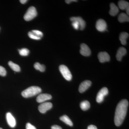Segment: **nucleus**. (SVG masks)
<instances>
[{"label":"nucleus","mask_w":129,"mask_h":129,"mask_svg":"<svg viewBox=\"0 0 129 129\" xmlns=\"http://www.w3.org/2000/svg\"><path fill=\"white\" fill-rule=\"evenodd\" d=\"M87 129H98L96 126H95L94 125H89Z\"/></svg>","instance_id":"31"},{"label":"nucleus","mask_w":129,"mask_h":129,"mask_svg":"<svg viewBox=\"0 0 129 129\" xmlns=\"http://www.w3.org/2000/svg\"><path fill=\"white\" fill-rule=\"evenodd\" d=\"M128 37V34L127 32H123L120 34L119 39L122 45H124L127 44V40Z\"/></svg>","instance_id":"16"},{"label":"nucleus","mask_w":129,"mask_h":129,"mask_svg":"<svg viewBox=\"0 0 129 129\" xmlns=\"http://www.w3.org/2000/svg\"><path fill=\"white\" fill-rule=\"evenodd\" d=\"M108 90L106 87H104L100 90L97 95L96 101L98 103H101L104 100V97L108 94Z\"/></svg>","instance_id":"5"},{"label":"nucleus","mask_w":129,"mask_h":129,"mask_svg":"<svg viewBox=\"0 0 129 129\" xmlns=\"http://www.w3.org/2000/svg\"><path fill=\"white\" fill-rule=\"evenodd\" d=\"M37 13L36 9L34 7H30L24 16V19L25 21H31L37 16Z\"/></svg>","instance_id":"3"},{"label":"nucleus","mask_w":129,"mask_h":129,"mask_svg":"<svg viewBox=\"0 0 129 129\" xmlns=\"http://www.w3.org/2000/svg\"><path fill=\"white\" fill-rule=\"evenodd\" d=\"M118 6L121 10H126L127 8L129 7V3L125 1H120L118 2Z\"/></svg>","instance_id":"18"},{"label":"nucleus","mask_w":129,"mask_h":129,"mask_svg":"<svg viewBox=\"0 0 129 129\" xmlns=\"http://www.w3.org/2000/svg\"><path fill=\"white\" fill-rule=\"evenodd\" d=\"M60 120L70 126H73V123L70 118L67 115H63L60 117Z\"/></svg>","instance_id":"19"},{"label":"nucleus","mask_w":129,"mask_h":129,"mask_svg":"<svg viewBox=\"0 0 129 129\" xmlns=\"http://www.w3.org/2000/svg\"><path fill=\"white\" fill-rule=\"evenodd\" d=\"M26 129H37L34 125L30 123H28L26 125Z\"/></svg>","instance_id":"28"},{"label":"nucleus","mask_w":129,"mask_h":129,"mask_svg":"<svg viewBox=\"0 0 129 129\" xmlns=\"http://www.w3.org/2000/svg\"><path fill=\"white\" fill-rule=\"evenodd\" d=\"M8 65L14 72H19L21 71V69L18 64L14 63L11 61L8 62Z\"/></svg>","instance_id":"20"},{"label":"nucleus","mask_w":129,"mask_h":129,"mask_svg":"<svg viewBox=\"0 0 129 129\" xmlns=\"http://www.w3.org/2000/svg\"><path fill=\"white\" fill-rule=\"evenodd\" d=\"M41 88L37 86L29 87L22 92V95L25 98L31 97L39 94L41 92Z\"/></svg>","instance_id":"2"},{"label":"nucleus","mask_w":129,"mask_h":129,"mask_svg":"<svg viewBox=\"0 0 129 129\" xmlns=\"http://www.w3.org/2000/svg\"><path fill=\"white\" fill-rule=\"evenodd\" d=\"M35 68L37 70H39L41 72H45V67L44 64H41L39 62H36L34 65Z\"/></svg>","instance_id":"22"},{"label":"nucleus","mask_w":129,"mask_h":129,"mask_svg":"<svg viewBox=\"0 0 129 129\" xmlns=\"http://www.w3.org/2000/svg\"><path fill=\"white\" fill-rule=\"evenodd\" d=\"M90 103L87 101L81 102L80 104L81 108L84 111L88 110L90 108Z\"/></svg>","instance_id":"21"},{"label":"nucleus","mask_w":129,"mask_h":129,"mask_svg":"<svg viewBox=\"0 0 129 129\" xmlns=\"http://www.w3.org/2000/svg\"><path fill=\"white\" fill-rule=\"evenodd\" d=\"M18 51L19 54L21 56H28L29 53V51L26 48H22L20 50H19Z\"/></svg>","instance_id":"23"},{"label":"nucleus","mask_w":129,"mask_h":129,"mask_svg":"<svg viewBox=\"0 0 129 129\" xmlns=\"http://www.w3.org/2000/svg\"><path fill=\"white\" fill-rule=\"evenodd\" d=\"M52 96L48 94H40L37 96L36 101L37 102L41 103L44 102L51 99Z\"/></svg>","instance_id":"13"},{"label":"nucleus","mask_w":129,"mask_h":129,"mask_svg":"<svg viewBox=\"0 0 129 129\" xmlns=\"http://www.w3.org/2000/svg\"><path fill=\"white\" fill-rule=\"evenodd\" d=\"M65 1L67 4H69L72 2H78V1H77V0H66Z\"/></svg>","instance_id":"30"},{"label":"nucleus","mask_w":129,"mask_h":129,"mask_svg":"<svg viewBox=\"0 0 129 129\" xmlns=\"http://www.w3.org/2000/svg\"><path fill=\"white\" fill-rule=\"evenodd\" d=\"M71 21H76L78 22L80 25V29L83 30L85 28L86 23L84 20L80 17H73L70 18Z\"/></svg>","instance_id":"12"},{"label":"nucleus","mask_w":129,"mask_h":129,"mask_svg":"<svg viewBox=\"0 0 129 129\" xmlns=\"http://www.w3.org/2000/svg\"><path fill=\"white\" fill-rule=\"evenodd\" d=\"M110 10L109 13L111 16H115L118 14L119 12L118 7H117L115 4L111 3L110 4Z\"/></svg>","instance_id":"15"},{"label":"nucleus","mask_w":129,"mask_h":129,"mask_svg":"<svg viewBox=\"0 0 129 129\" xmlns=\"http://www.w3.org/2000/svg\"><path fill=\"white\" fill-rule=\"evenodd\" d=\"M118 21L120 23L124 22H129V17L127 14L122 13L119 14L118 17Z\"/></svg>","instance_id":"17"},{"label":"nucleus","mask_w":129,"mask_h":129,"mask_svg":"<svg viewBox=\"0 0 129 129\" xmlns=\"http://www.w3.org/2000/svg\"><path fill=\"white\" fill-rule=\"evenodd\" d=\"M59 70L65 79L68 81H70L72 79V74L67 66L63 64L60 65L59 67Z\"/></svg>","instance_id":"4"},{"label":"nucleus","mask_w":129,"mask_h":129,"mask_svg":"<svg viewBox=\"0 0 129 129\" xmlns=\"http://www.w3.org/2000/svg\"><path fill=\"white\" fill-rule=\"evenodd\" d=\"M72 25L74 28L76 30H78L79 29L80 25L78 22L76 21H72Z\"/></svg>","instance_id":"27"},{"label":"nucleus","mask_w":129,"mask_h":129,"mask_svg":"<svg viewBox=\"0 0 129 129\" xmlns=\"http://www.w3.org/2000/svg\"><path fill=\"white\" fill-rule=\"evenodd\" d=\"M128 102L126 99H123L118 104L115 110L114 123L117 126L122 124L127 114Z\"/></svg>","instance_id":"1"},{"label":"nucleus","mask_w":129,"mask_h":129,"mask_svg":"<svg viewBox=\"0 0 129 129\" xmlns=\"http://www.w3.org/2000/svg\"><path fill=\"white\" fill-rule=\"evenodd\" d=\"M98 56L99 61L101 63L108 62L110 60V56L106 52H99Z\"/></svg>","instance_id":"9"},{"label":"nucleus","mask_w":129,"mask_h":129,"mask_svg":"<svg viewBox=\"0 0 129 129\" xmlns=\"http://www.w3.org/2000/svg\"><path fill=\"white\" fill-rule=\"evenodd\" d=\"M28 35L29 37L32 39L35 40H40L41 39V38H40L37 36L36 35L34 34L33 33L32 31L29 32L28 33Z\"/></svg>","instance_id":"24"},{"label":"nucleus","mask_w":129,"mask_h":129,"mask_svg":"<svg viewBox=\"0 0 129 129\" xmlns=\"http://www.w3.org/2000/svg\"><path fill=\"white\" fill-rule=\"evenodd\" d=\"M32 32H33L34 34L36 35L37 36L41 38L43 37V34L40 30H32Z\"/></svg>","instance_id":"25"},{"label":"nucleus","mask_w":129,"mask_h":129,"mask_svg":"<svg viewBox=\"0 0 129 129\" xmlns=\"http://www.w3.org/2000/svg\"><path fill=\"white\" fill-rule=\"evenodd\" d=\"M0 129H3L2 128H0Z\"/></svg>","instance_id":"33"},{"label":"nucleus","mask_w":129,"mask_h":129,"mask_svg":"<svg viewBox=\"0 0 129 129\" xmlns=\"http://www.w3.org/2000/svg\"><path fill=\"white\" fill-rule=\"evenodd\" d=\"M27 1H27V0H21V1H20V2L22 4H25Z\"/></svg>","instance_id":"32"},{"label":"nucleus","mask_w":129,"mask_h":129,"mask_svg":"<svg viewBox=\"0 0 129 129\" xmlns=\"http://www.w3.org/2000/svg\"><path fill=\"white\" fill-rule=\"evenodd\" d=\"M91 84V82L89 80H85L82 82L79 86V90L81 93L85 92L89 88Z\"/></svg>","instance_id":"10"},{"label":"nucleus","mask_w":129,"mask_h":129,"mask_svg":"<svg viewBox=\"0 0 129 129\" xmlns=\"http://www.w3.org/2000/svg\"><path fill=\"white\" fill-rule=\"evenodd\" d=\"M96 28L99 32H103L107 30V24L106 21L103 19H99L97 21Z\"/></svg>","instance_id":"6"},{"label":"nucleus","mask_w":129,"mask_h":129,"mask_svg":"<svg viewBox=\"0 0 129 129\" xmlns=\"http://www.w3.org/2000/svg\"><path fill=\"white\" fill-rule=\"evenodd\" d=\"M51 129H62L61 127L60 126L55 125H52L51 127Z\"/></svg>","instance_id":"29"},{"label":"nucleus","mask_w":129,"mask_h":129,"mask_svg":"<svg viewBox=\"0 0 129 129\" xmlns=\"http://www.w3.org/2000/svg\"><path fill=\"white\" fill-rule=\"evenodd\" d=\"M6 74L7 72L6 69L4 67L0 66V76H5L6 75Z\"/></svg>","instance_id":"26"},{"label":"nucleus","mask_w":129,"mask_h":129,"mask_svg":"<svg viewBox=\"0 0 129 129\" xmlns=\"http://www.w3.org/2000/svg\"><path fill=\"white\" fill-rule=\"evenodd\" d=\"M8 124L10 127L14 128L16 125V120L11 113L8 112L6 115Z\"/></svg>","instance_id":"11"},{"label":"nucleus","mask_w":129,"mask_h":129,"mask_svg":"<svg viewBox=\"0 0 129 129\" xmlns=\"http://www.w3.org/2000/svg\"><path fill=\"white\" fill-rule=\"evenodd\" d=\"M80 54L84 56H89L91 53L90 49L86 44H81L80 45Z\"/></svg>","instance_id":"8"},{"label":"nucleus","mask_w":129,"mask_h":129,"mask_svg":"<svg viewBox=\"0 0 129 129\" xmlns=\"http://www.w3.org/2000/svg\"><path fill=\"white\" fill-rule=\"evenodd\" d=\"M127 53V50L123 47H120L119 48L117 52L116 57L117 60L120 61L122 60V57L125 55Z\"/></svg>","instance_id":"14"},{"label":"nucleus","mask_w":129,"mask_h":129,"mask_svg":"<svg viewBox=\"0 0 129 129\" xmlns=\"http://www.w3.org/2000/svg\"><path fill=\"white\" fill-rule=\"evenodd\" d=\"M52 107V104L51 103L45 102L40 104L39 106L38 109L42 113H45Z\"/></svg>","instance_id":"7"}]
</instances>
